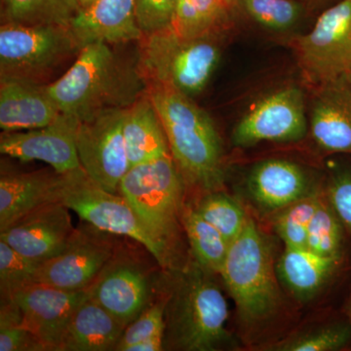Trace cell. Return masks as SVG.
<instances>
[{
  "label": "cell",
  "mask_w": 351,
  "mask_h": 351,
  "mask_svg": "<svg viewBox=\"0 0 351 351\" xmlns=\"http://www.w3.org/2000/svg\"><path fill=\"white\" fill-rule=\"evenodd\" d=\"M140 66L122 59L110 44H88L48 92L61 112L82 121L108 110H125L147 90Z\"/></svg>",
  "instance_id": "1"
},
{
  "label": "cell",
  "mask_w": 351,
  "mask_h": 351,
  "mask_svg": "<svg viewBox=\"0 0 351 351\" xmlns=\"http://www.w3.org/2000/svg\"><path fill=\"white\" fill-rule=\"evenodd\" d=\"M149 96L186 184L205 193L219 191L225 181L223 145L210 115L174 88L154 85Z\"/></svg>",
  "instance_id": "2"
},
{
  "label": "cell",
  "mask_w": 351,
  "mask_h": 351,
  "mask_svg": "<svg viewBox=\"0 0 351 351\" xmlns=\"http://www.w3.org/2000/svg\"><path fill=\"white\" fill-rule=\"evenodd\" d=\"M211 276L197 263L174 274L166 295L165 343L176 350L214 351L230 341L228 302Z\"/></svg>",
  "instance_id": "3"
},
{
  "label": "cell",
  "mask_w": 351,
  "mask_h": 351,
  "mask_svg": "<svg viewBox=\"0 0 351 351\" xmlns=\"http://www.w3.org/2000/svg\"><path fill=\"white\" fill-rule=\"evenodd\" d=\"M219 276L246 326L262 323L276 313L281 295L274 246L250 217L230 244Z\"/></svg>",
  "instance_id": "4"
},
{
  "label": "cell",
  "mask_w": 351,
  "mask_h": 351,
  "mask_svg": "<svg viewBox=\"0 0 351 351\" xmlns=\"http://www.w3.org/2000/svg\"><path fill=\"white\" fill-rule=\"evenodd\" d=\"M184 178L171 154L132 166L119 184L143 225L174 255L182 228Z\"/></svg>",
  "instance_id": "5"
},
{
  "label": "cell",
  "mask_w": 351,
  "mask_h": 351,
  "mask_svg": "<svg viewBox=\"0 0 351 351\" xmlns=\"http://www.w3.org/2000/svg\"><path fill=\"white\" fill-rule=\"evenodd\" d=\"M57 200L98 230L135 240L161 267L173 269L174 254L143 225L125 198L101 188L82 168L60 174Z\"/></svg>",
  "instance_id": "6"
},
{
  "label": "cell",
  "mask_w": 351,
  "mask_h": 351,
  "mask_svg": "<svg viewBox=\"0 0 351 351\" xmlns=\"http://www.w3.org/2000/svg\"><path fill=\"white\" fill-rule=\"evenodd\" d=\"M219 58L213 36L186 39L168 29L143 38L138 66L154 85L193 97L206 86Z\"/></svg>",
  "instance_id": "7"
},
{
  "label": "cell",
  "mask_w": 351,
  "mask_h": 351,
  "mask_svg": "<svg viewBox=\"0 0 351 351\" xmlns=\"http://www.w3.org/2000/svg\"><path fill=\"white\" fill-rule=\"evenodd\" d=\"M80 50L68 27L4 23L0 27V76L38 82Z\"/></svg>",
  "instance_id": "8"
},
{
  "label": "cell",
  "mask_w": 351,
  "mask_h": 351,
  "mask_svg": "<svg viewBox=\"0 0 351 351\" xmlns=\"http://www.w3.org/2000/svg\"><path fill=\"white\" fill-rule=\"evenodd\" d=\"M298 60L309 82L318 87L341 80L351 69V0H341L295 41Z\"/></svg>",
  "instance_id": "9"
},
{
  "label": "cell",
  "mask_w": 351,
  "mask_h": 351,
  "mask_svg": "<svg viewBox=\"0 0 351 351\" xmlns=\"http://www.w3.org/2000/svg\"><path fill=\"white\" fill-rule=\"evenodd\" d=\"M125 110L97 113L78 122L76 130V149L83 171L113 193H119L120 182L130 169L123 135Z\"/></svg>",
  "instance_id": "10"
},
{
  "label": "cell",
  "mask_w": 351,
  "mask_h": 351,
  "mask_svg": "<svg viewBox=\"0 0 351 351\" xmlns=\"http://www.w3.org/2000/svg\"><path fill=\"white\" fill-rule=\"evenodd\" d=\"M112 235L87 223L76 228L63 252L39 265L34 283L68 291L89 288L112 262Z\"/></svg>",
  "instance_id": "11"
},
{
  "label": "cell",
  "mask_w": 351,
  "mask_h": 351,
  "mask_svg": "<svg viewBox=\"0 0 351 351\" xmlns=\"http://www.w3.org/2000/svg\"><path fill=\"white\" fill-rule=\"evenodd\" d=\"M304 96L298 87H286L261 99L232 131L235 147L262 142H297L306 135Z\"/></svg>",
  "instance_id": "12"
},
{
  "label": "cell",
  "mask_w": 351,
  "mask_h": 351,
  "mask_svg": "<svg viewBox=\"0 0 351 351\" xmlns=\"http://www.w3.org/2000/svg\"><path fill=\"white\" fill-rule=\"evenodd\" d=\"M78 120L61 112L49 125L32 130L3 132L0 152L21 161H41L58 174L82 168L77 149L76 130Z\"/></svg>",
  "instance_id": "13"
},
{
  "label": "cell",
  "mask_w": 351,
  "mask_h": 351,
  "mask_svg": "<svg viewBox=\"0 0 351 351\" xmlns=\"http://www.w3.org/2000/svg\"><path fill=\"white\" fill-rule=\"evenodd\" d=\"M88 298L89 288L68 291L31 283L6 300H11L19 307L23 324L36 337L43 350L55 351L71 315Z\"/></svg>",
  "instance_id": "14"
},
{
  "label": "cell",
  "mask_w": 351,
  "mask_h": 351,
  "mask_svg": "<svg viewBox=\"0 0 351 351\" xmlns=\"http://www.w3.org/2000/svg\"><path fill=\"white\" fill-rule=\"evenodd\" d=\"M69 211L60 201L46 203L0 232V240L25 257L45 262L63 252L75 237Z\"/></svg>",
  "instance_id": "15"
},
{
  "label": "cell",
  "mask_w": 351,
  "mask_h": 351,
  "mask_svg": "<svg viewBox=\"0 0 351 351\" xmlns=\"http://www.w3.org/2000/svg\"><path fill=\"white\" fill-rule=\"evenodd\" d=\"M61 110L48 92L47 85L25 78L1 77L0 128L20 132L52 123Z\"/></svg>",
  "instance_id": "16"
},
{
  "label": "cell",
  "mask_w": 351,
  "mask_h": 351,
  "mask_svg": "<svg viewBox=\"0 0 351 351\" xmlns=\"http://www.w3.org/2000/svg\"><path fill=\"white\" fill-rule=\"evenodd\" d=\"M69 29L80 49L91 43L120 44L144 38L134 0H96L80 9Z\"/></svg>",
  "instance_id": "17"
},
{
  "label": "cell",
  "mask_w": 351,
  "mask_h": 351,
  "mask_svg": "<svg viewBox=\"0 0 351 351\" xmlns=\"http://www.w3.org/2000/svg\"><path fill=\"white\" fill-rule=\"evenodd\" d=\"M247 189L258 209L267 213L281 211L314 195L304 168L285 159H269L257 164L249 174Z\"/></svg>",
  "instance_id": "18"
},
{
  "label": "cell",
  "mask_w": 351,
  "mask_h": 351,
  "mask_svg": "<svg viewBox=\"0 0 351 351\" xmlns=\"http://www.w3.org/2000/svg\"><path fill=\"white\" fill-rule=\"evenodd\" d=\"M89 298L128 326L147 308L149 281L135 265L110 263L90 286Z\"/></svg>",
  "instance_id": "19"
},
{
  "label": "cell",
  "mask_w": 351,
  "mask_h": 351,
  "mask_svg": "<svg viewBox=\"0 0 351 351\" xmlns=\"http://www.w3.org/2000/svg\"><path fill=\"white\" fill-rule=\"evenodd\" d=\"M311 133L323 151L351 156V88L345 78L319 86Z\"/></svg>",
  "instance_id": "20"
},
{
  "label": "cell",
  "mask_w": 351,
  "mask_h": 351,
  "mask_svg": "<svg viewBox=\"0 0 351 351\" xmlns=\"http://www.w3.org/2000/svg\"><path fill=\"white\" fill-rule=\"evenodd\" d=\"M126 327L88 298L71 315L55 351L114 350Z\"/></svg>",
  "instance_id": "21"
},
{
  "label": "cell",
  "mask_w": 351,
  "mask_h": 351,
  "mask_svg": "<svg viewBox=\"0 0 351 351\" xmlns=\"http://www.w3.org/2000/svg\"><path fill=\"white\" fill-rule=\"evenodd\" d=\"M60 174L36 171L0 178V232L32 210L57 200Z\"/></svg>",
  "instance_id": "22"
},
{
  "label": "cell",
  "mask_w": 351,
  "mask_h": 351,
  "mask_svg": "<svg viewBox=\"0 0 351 351\" xmlns=\"http://www.w3.org/2000/svg\"><path fill=\"white\" fill-rule=\"evenodd\" d=\"M123 135L130 167L171 154L162 121L149 95L126 108Z\"/></svg>",
  "instance_id": "23"
},
{
  "label": "cell",
  "mask_w": 351,
  "mask_h": 351,
  "mask_svg": "<svg viewBox=\"0 0 351 351\" xmlns=\"http://www.w3.org/2000/svg\"><path fill=\"white\" fill-rule=\"evenodd\" d=\"M341 261L323 257L307 248H286L276 263L279 280L301 301L317 294Z\"/></svg>",
  "instance_id": "24"
},
{
  "label": "cell",
  "mask_w": 351,
  "mask_h": 351,
  "mask_svg": "<svg viewBox=\"0 0 351 351\" xmlns=\"http://www.w3.org/2000/svg\"><path fill=\"white\" fill-rule=\"evenodd\" d=\"M182 225L196 263L210 274L219 276L230 243L191 205L184 204Z\"/></svg>",
  "instance_id": "25"
},
{
  "label": "cell",
  "mask_w": 351,
  "mask_h": 351,
  "mask_svg": "<svg viewBox=\"0 0 351 351\" xmlns=\"http://www.w3.org/2000/svg\"><path fill=\"white\" fill-rule=\"evenodd\" d=\"M225 0H178L172 27L182 38L213 36L228 21Z\"/></svg>",
  "instance_id": "26"
},
{
  "label": "cell",
  "mask_w": 351,
  "mask_h": 351,
  "mask_svg": "<svg viewBox=\"0 0 351 351\" xmlns=\"http://www.w3.org/2000/svg\"><path fill=\"white\" fill-rule=\"evenodd\" d=\"M78 0H3L4 23L68 27L80 12Z\"/></svg>",
  "instance_id": "27"
},
{
  "label": "cell",
  "mask_w": 351,
  "mask_h": 351,
  "mask_svg": "<svg viewBox=\"0 0 351 351\" xmlns=\"http://www.w3.org/2000/svg\"><path fill=\"white\" fill-rule=\"evenodd\" d=\"M345 230V226L325 196L309 223L306 248L323 257L341 261Z\"/></svg>",
  "instance_id": "28"
},
{
  "label": "cell",
  "mask_w": 351,
  "mask_h": 351,
  "mask_svg": "<svg viewBox=\"0 0 351 351\" xmlns=\"http://www.w3.org/2000/svg\"><path fill=\"white\" fill-rule=\"evenodd\" d=\"M195 208L230 244L241 233L249 219L239 201L221 191L206 193Z\"/></svg>",
  "instance_id": "29"
},
{
  "label": "cell",
  "mask_w": 351,
  "mask_h": 351,
  "mask_svg": "<svg viewBox=\"0 0 351 351\" xmlns=\"http://www.w3.org/2000/svg\"><path fill=\"white\" fill-rule=\"evenodd\" d=\"M237 5L257 24L274 32L294 29L304 11L297 0H237Z\"/></svg>",
  "instance_id": "30"
},
{
  "label": "cell",
  "mask_w": 351,
  "mask_h": 351,
  "mask_svg": "<svg viewBox=\"0 0 351 351\" xmlns=\"http://www.w3.org/2000/svg\"><path fill=\"white\" fill-rule=\"evenodd\" d=\"M321 199L317 195L307 196L279 211L274 230L286 248H306L309 223Z\"/></svg>",
  "instance_id": "31"
},
{
  "label": "cell",
  "mask_w": 351,
  "mask_h": 351,
  "mask_svg": "<svg viewBox=\"0 0 351 351\" xmlns=\"http://www.w3.org/2000/svg\"><path fill=\"white\" fill-rule=\"evenodd\" d=\"M351 339L350 326L341 323L313 328L271 346L278 351H332L345 348Z\"/></svg>",
  "instance_id": "32"
},
{
  "label": "cell",
  "mask_w": 351,
  "mask_h": 351,
  "mask_svg": "<svg viewBox=\"0 0 351 351\" xmlns=\"http://www.w3.org/2000/svg\"><path fill=\"white\" fill-rule=\"evenodd\" d=\"M41 263L14 250L0 240V292L6 300L16 291L34 283V274Z\"/></svg>",
  "instance_id": "33"
},
{
  "label": "cell",
  "mask_w": 351,
  "mask_h": 351,
  "mask_svg": "<svg viewBox=\"0 0 351 351\" xmlns=\"http://www.w3.org/2000/svg\"><path fill=\"white\" fill-rule=\"evenodd\" d=\"M0 351H43L36 337L25 328L19 307L11 300L1 302Z\"/></svg>",
  "instance_id": "34"
},
{
  "label": "cell",
  "mask_w": 351,
  "mask_h": 351,
  "mask_svg": "<svg viewBox=\"0 0 351 351\" xmlns=\"http://www.w3.org/2000/svg\"><path fill=\"white\" fill-rule=\"evenodd\" d=\"M166 295L154 302L126 327L114 350L126 351L129 346L145 339L165 334Z\"/></svg>",
  "instance_id": "35"
},
{
  "label": "cell",
  "mask_w": 351,
  "mask_h": 351,
  "mask_svg": "<svg viewBox=\"0 0 351 351\" xmlns=\"http://www.w3.org/2000/svg\"><path fill=\"white\" fill-rule=\"evenodd\" d=\"M178 0H134L135 16L145 36L172 27Z\"/></svg>",
  "instance_id": "36"
},
{
  "label": "cell",
  "mask_w": 351,
  "mask_h": 351,
  "mask_svg": "<svg viewBox=\"0 0 351 351\" xmlns=\"http://www.w3.org/2000/svg\"><path fill=\"white\" fill-rule=\"evenodd\" d=\"M325 196L346 230L351 233V168L335 169L328 179Z\"/></svg>",
  "instance_id": "37"
},
{
  "label": "cell",
  "mask_w": 351,
  "mask_h": 351,
  "mask_svg": "<svg viewBox=\"0 0 351 351\" xmlns=\"http://www.w3.org/2000/svg\"><path fill=\"white\" fill-rule=\"evenodd\" d=\"M164 343H165V334H159L134 343L129 346L126 351H160L165 348Z\"/></svg>",
  "instance_id": "38"
},
{
  "label": "cell",
  "mask_w": 351,
  "mask_h": 351,
  "mask_svg": "<svg viewBox=\"0 0 351 351\" xmlns=\"http://www.w3.org/2000/svg\"><path fill=\"white\" fill-rule=\"evenodd\" d=\"M94 1H96V0H78V2H80V7L82 8H85V7L89 6L90 4L93 3Z\"/></svg>",
  "instance_id": "39"
},
{
  "label": "cell",
  "mask_w": 351,
  "mask_h": 351,
  "mask_svg": "<svg viewBox=\"0 0 351 351\" xmlns=\"http://www.w3.org/2000/svg\"><path fill=\"white\" fill-rule=\"evenodd\" d=\"M343 78H345V80L346 83H348V86L351 88V69L348 71V73H346V75L343 76Z\"/></svg>",
  "instance_id": "40"
},
{
  "label": "cell",
  "mask_w": 351,
  "mask_h": 351,
  "mask_svg": "<svg viewBox=\"0 0 351 351\" xmlns=\"http://www.w3.org/2000/svg\"><path fill=\"white\" fill-rule=\"evenodd\" d=\"M225 2L230 8H232L233 6H237V0H225Z\"/></svg>",
  "instance_id": "41"
},
{
  "label": "cell",
  "mask_w": 351,
  "mask_h": 351,
  "mask_svg": "<svg viewBox=\"0 0 351 351\" xmlns=\"http://www.w3.org/2000/svg\"><path fill=\"white\" fill-rule=\"evenodd\" d=\"M311 1H314V2H323V1H327V0H311Z\"/></svg>",
  "instance_id": "42"
},
{
  "label": "cell",
  "mask_w": 351,
  "mask_h": 351,
  "mask_svg": "<svg viewBox=\"0 0 351 351\" xmlns=\"http://www.w3.org/2000/svg\"><path fill=\"white\" fill-rule=\"evenodd\" d=\"M350 309H351V304H350Z\"/></svg>",
  "instance_id": "43"
}]
</instances>
